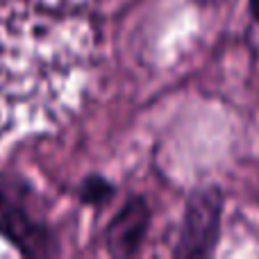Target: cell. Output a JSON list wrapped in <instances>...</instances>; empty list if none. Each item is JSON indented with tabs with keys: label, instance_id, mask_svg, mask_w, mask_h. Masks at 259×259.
I'll return each mask as SVG.
<instances>
[{
	"label": "cell",
	"instance_id": "cell-6",
	"mask_svg": "<svg viewBox=\"0 0 259 259\" xmlns=\"http://www.w3.org/2000/svg\"><path fill=\"white\" fill-rule=\"evenodd\" d=\"M248 14L255 23H259V0H248Z\"/></svg>",
	"mask_w": 259,
	"mask_h": 259
},
{
	"label": "cell",
	"instance_id": "cell-4",
	"mask_svg": "<svg viewBox=\"0 0 259 259\" xmlns=\"http://www.w3.org/2000/svg\"><path fill=\"white\" fill-rule=\"evenodd\" d=\"M150 228V207L143 198H130L112 219L105 243L112 255H137Z\"/></svg>",
	"mask_w": 259,
	"mask_h": 259
},
{
	"label": "cell",
	"instance_id": "cell-3",
	"mask_svg": "<svg viewBox=\"0 0 259 259\" xmlns=\"http://www.w3.org/2000/svg\"><path fill=\"white\" fill-rule=\"evenodd\" d=\"M223 225V191L219 187H202L191 193L184 207L182 228L178 234V257L214 255Z\"/></svg>",
	"mask_w": 259,
	"mask_h": 259
},
{
	"label": "cell",
	"instance_id": "cell-2",
	"mask_svg": "<svg viewBox=\"0 0 259 259\" xmlns=\"http://www.w3.org/2000/svg\"><path fill=\"white\" fill-rule=\"evenodd\" d=\"M30 196L25 184L0 178V237L16 243L25 255H48L53 234L32 207Z\"/></svg>",
	"mask_w": 259,
	"mask_h": 259
},
{
	"label": "cell",
	"instance_id": "cell-7",
	"mask_svg": "<svg viewBox=\"0 0 259 259\" xmlns=\"http://www.w3.org/2000/svg\"><path fill=\"white\" fill-rule=\"evenodd\" d=\"M200 5H214V3H219V0H198Z\"/></svg>",
	"mask_w": 259,
	"mask_h": 259
},
{
	"label": "cell",
	"instance_id": "cell-1",
	"mask_svg": "<svg viewBox=\"0 0 259 259\" xmlns=\"http://www.w3.org/2000/svg\"><path fill=\"white\" fill-rule=\"evenodd\" d=\"M89 30L25 0H0V148L48 127L82 87Z\"/></svg>",
	"mask_w": 259,
	"mask_h": 259
},
{
	"label": "cell",
	"instance_id": "cell-5",
	"mask_svg": "<svg viewBox=\"0 0 259 259\" xmlns=\"http://www.w3.org/2000/svg\"><path fill=\"white\" fill-rule=\"evenodd\" d=\"M112 196H114V187L107 182V180L96 178V175L87 180L84 187H82V198H84L87 202H91V205L105 202V200H109Z\"/></svg>",
	"mask_w": 259,
	"mask_h": 259
}]
</instances>
